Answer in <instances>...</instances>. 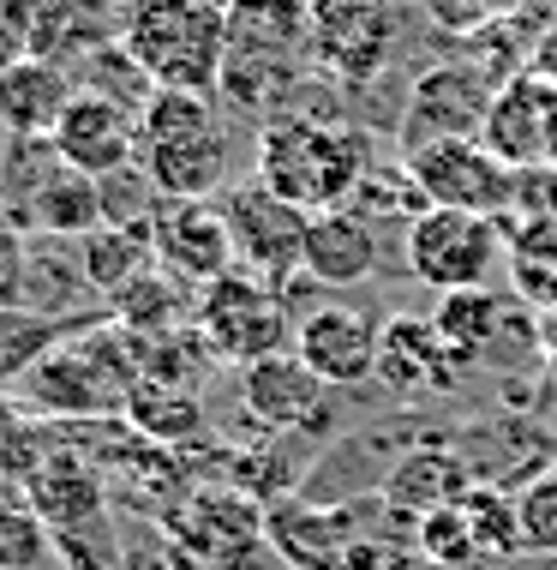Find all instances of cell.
<instances>
[{
    "label": "cell",
    "instance_id": "cell-1",
    "mask_svg": "<svg viewBox=\"0 0 557 570\" xmlns=\"http://www.w3.org/2000/svg\"><path fill=\"white\" fill-rule=\"evenodd\" d=\"M371 168V145L360 127L330 115H306L282 109L270 115V127L258 132V187H270L276 198H288L306 217L342 210L354 187Z\"/></svg>",
    "mask_w": 557,
    "mask_h": 570
},
{
    "label": "cell",
    "instance_id": "cell-2",
    "mask_svg": "<svg viewBox=\"0 0 557 570\" xmlns=\"http://www.w3.org/2000/svg\"><path fill=\"white\" fill-rule=\"evenodd\" d=\"M228 120L216 97L157 90L138 115L132 168L157 187V198H216L228 193Z\"/></svg>",
    "mask_w": 557,
    "mask_h": 570
},
{
    "label": "cell",
    "instance_id": "cell-3",
    "mask_svg": "<svg viewBox=\"0 0 557 570\" xmlns=\"http://www.w3.org/2000/svg\"><path fill=\"white\" fill-rule=\"evenodd\" d=\"M127 49L157 90L216 97L228 67V7L222 0H132L120 12Z\"/></svg>",
    "mask_w": 557,
    "mask_h": 570
},
{
    "label": "cell",
    "instance_id": "cell-4",
    "mask_svg": "<svg viewBox=\"0 0 557 570\" xmlns=\"http://www.w3.org/2000/svg\"><path fill=\"white\" fill-rule=\"evenodd\" d=\"M401 258L408 276L438 295H461V288H491V271L504 265V223L474 217V210H438L426 205L420 217L401 228Z\"/></svg>",
    "mask_w": 557,
    "mask_h": 570
},
{
    "label": "cell",
    "instance_id": "cell-5",
    "mask_svg": "<svg viewBox=\"0 0 557 570\" xmlns=\"http://www.w3.org/2000/svg\"><path fill=\"white\" fill-rule=\"evenodd\" d=\"M198 336L210 343L216 361H235V366L288 354V295L246 271L222 276L198 295Z\"/></svg>",
    "mask_w": 557,
    "mask_h": 570
},
{
    "label": "cell",
    "instance_id": "cell-6",
    "mask_svg": "<svg viewBox=\"0 0 557 570\" xmlns=\"http://www.w3.org/2000/svg\"><path fill=\"white\" fill-rule=\"evenodd\" d=\"M222 217L246 276H258L270 288H288V276H306V228H312L306 210H294L288 198L246 180V187L222 193Z\"/></svg>",
    "mask_w": 557,
    "mask_h": 570
},
{
    "label": "cell",
    "instance_id": "cell-7",
    "mask_svg": "<svg viewBox=\"0 0 557 570\" xmlns=\"http://www.w3.org/2000/svg\"><path fill=\"white\" fill-rule=\"evenodd\" d=\"M401 163H408L420 198L438 210H474V217H498V223H504V210H516V168L498 163L479 138L408 150Z\"/></svg>",
    "mask_w": 557,
    "mask_h": 570
},
{
    "label": "cell",
    "instance_id": "cell-8",
    "mask_svg": "<svg viewBox=\"0 0 557 570\" xmlns=\"http://www.w3.org/2000/svg\"><path fill=\"white\" fill-rule=\"evenodd\" d=\"M150 246H157V265L180 276L186 288H198V295L240 271L222 198H162L157 223H150Z\"/></svg>",
    "mask_w": 557,
    "mask_h": 570
},
{
    "label": "cell",
    "instance_id": "cell-9",
    "mask_svg": "<svg viewBox=\"0 0 557 570\" xmlns=\"http://www.w3.org/2000/svg\"><path fill=\"white\" fill-rule=\"evenodd\" d=\"M491 97L474 67H426L408 90V120H401V157L408 150H426V145H456V138H479L486 132V115H491Z\"/></svg>",
    "mask_w": 557,
    "mask_h": 570
},
{
    "label": "cell",
    "instance_id": "cell-10",
    "mask_svg": "<svg viewBox=\"0 0 557 570\" xmlns=\"http://www.w3.org/2000/svg\"><path fill=\"white\" fill-rule=\"evenodd\" d=\"M49 150H54V163L79 168L90 180H108L120 168H132V157H138V115L79 85L49 138Z\"/></svg>",
    "mask_w": 557,
    "mask_h": 570
},
{
    "label": "cell",
    "instance_id": "cell-11",
    "mask_svg": "<svg viewBox=\"0 0 557 570\" xmlns=\"http://www.w3.org/2000/svg\"><path fill=\"white\" fill-rule=\"evenodd\" d=\"M240 403L270 433H324L330 426V384H324L300 354H270V361L240 373Z\"/></svg>",
    "mask_w": 557,
    "mask_h": 570
},
{
    "label": "cell",
    "instance_id": "cell-12",
    "mask_svg": "<svg viewBox=\"0 0 557 570\" xmlns=\"http://www.w3.org/2000/svg\"><path fill=\"white\" fill-rule=\"evenodd\" d=\"M306 49L318 55L324 72L360 85L384 67V49H390V24H384L378 0H312L306 7Z\"/></svg>",
    "mask_w": 557,
    "mask_h": 570
},
{
    "label": "cell",
    "instance_id": "cell-13",
    "mask_svg": "<svg viewBox=\"0 0 557 570\" xmlns=\"http://www.w3.org/2000/svg\"><path fill=\"white\" fill-rule=\"evenodd\" d=\"M378 343H384V325L354 306H318L294 325V354H300L312 373L342 391V384H366L378 379Z\"/></svg>",
    "mask_w": 557,
    "mask_h": 570
},
{
    "label": "cell",
    "instance_id": "cell-14",
    "mask_svg": "<svg viewBox=\"0 0 557 570\" xmlns=\"http://www.w3.org/2000/svg\"><path fill=\"white\" fill-rule=\"evenodd\" d=\"M551 102H557L551 79H509L498 97H491L479 145L498 163H509L516 175L521 168H551Z\"/></svg>",
    "mask_w": 557,
    "mask_h": 570
},
{
    "label": "cell",
    "instance_id": "cell-15",
    "mask_svg": "<svg viewBox=\"0 0 557 570\" xmlns=\"http://www.w3.org/2000/svg\"><path fill=\"white\" fill-rule=\"evenodd\" d=\"M461 373V361L450 354V343L438 336L431 318L396 313L384 318V343H378V379L396 396H426V391H450Z\"/></svg>",
    "mask_w": 557,
    "mask_h": 570
},
{
    "label": "cell",
    "instance_id": "cell-16",
    "mask_svg": "<svg viewBox=\"0 0 557 570\" xmlns=\"http://www.w3.org/2000/svg\"><path fill=\"white\" fill-rule=\"evenodd\" d=\"M72 90L79 85L60 72V60H24V67H12L0 79V138H12V145H49Z\"/></svg>",
    "mask_w": 557,
    "mask_h": 570
},
{
    "label": "cell",
    "instance_id": "cell-17",
    "mask_svg": "<svg viewBox=\"0 0 557 570\" xmlns=\"http://www.w3.org/2000/svg\"><path fill=\"white\" fill-rule=\"evenodd\" d=\"M378 271V228L360 210H324L306 228V276L318 288H354Z\"/></svg>",
    "mask_w": 557,
    "mask_h": 570
},
{
    "label": "cell",
    "instance_id": "cell-18",
    "mask_svg": "<svg viewBox=\"0 0 557 570\" xmlns=\"http://www.w3.org/2000/svg\"><path fill=\"white\" fill-rule=\"evenodd\" d=\"M108 318L120 331H132L138 343H157V336H175V331H192L198 325V301L180 276H168L162 265L145 271L138 283H127L115 301H108Z\"/></svg>",
    "mask_w": 557,
    "mask_h": 570
},
{
    "label": "cell",
    "instance_id": "cell-19",
    "mask_svg": "<svg viewBox=\"0 0 557 570\" xmlns=\"http://www.w3.org/2000/svg\"><path fill=\"white\" fill-rule=\"evenodd\" d=\"M431 325H438V336L450 343L456 361L468 366V361L498 354L504 331L516 325V306H509L498 288H461V295H444L431 306Z\"/></svg>",
    "mask_w": 557,
    "mask_h": 570
},
{
    "label": "cell",
    "instance_id": "cell-20",
    "mask_svg": "<svg viewBox=\"0 0 557 570\" xmlns=\"http://www.w3.org/2000/svg\"><path fill=\"white\" fill-rule=\"evenodd\" d=\"M30 223L42 235H60V240L97 235L102 228V180H90L67 163H49V175L30 187Z\"/></svg>",
    "mask_w": 557,
    "mask_h": 570
},
{
    "label": "cell",
    "instance_id": "cell-21",
    "mask_svg": "<svg viewBox=\"0 0 557 570\" xmlns=\"http://www.w3.org/2000/svg\"><path fill=\"white\" fill-rule=\"evenodd\" d=\"M504 271L516 301H528L539 318L557 313V217H521L504 228Z\"/></svg>",
    "mask_w": 557,
    "mask_h": 570
},
{
    "label": "cell",
    "instance_id": "cell-22",
    "mask_svg": "<svg viewBox=\"0 0 557 570\" xmlns=\"http://www.w3.org/2000/svg\"><path fill=\"white\" fill-rule=\"evenodd\" d=\"M79 246V271H84V288L102 301H115L127 283H138L145 271H157V246H150L145 228H115L102 223L97 235L72 240Z\"/></svg>",
    "mask_w": 557,
    "mask_h": 570
},
{
    "label": "cell",
    "instance_id": "cell-23",
    "mask_svg": "<svg viewBox=\"0 0 557 570\" xmlns=\"http://www.w3.org/2000/svg\"><path fill=\"white\" fill-rule=\"evenodd\" d=\"M90 318H49L37 313V306H19V301H0V384H24V373L37 361H49V354L67 343V336H79Z\"/></svg>",
    "mask_w": 557,
    "mask_h": 570
},
{
    "label": "cell",
    "instance_id": "cell-24",
    "mask_svg": "<svg viewBox=\"0 0 557 570\" xmlns=\"http://www.w3.org/2000/svg\"><path fill=\"white\" fill-rule=\"evenodd\" d=\"M461 492H468V474H461V462L450 451H414L390 474V504L420 511V517H431L438 504H456Z\"/></svg>",
    "mask_w": 557,
    "mask_h": 570
},
{
    "label": "cell",
    "instance_id": "cell-25",
    "mask_svg": "<svg viewBox=\"0 0 557 570\" xmlns=\"http://www.w3.org/2000/svg\"><path fill=\"white\" fill-rule=\"evenodd\" d=\"M461 517H468V529H474V541H479V559H509V552H528V547H521L516 499H504L498 487H468V492H461Z\"/></svg>",
    "mask_w": 557,
    "mask_h": 570
},
{
    "label": "cell",
    "instance_id": "cell-26",
    "mask_svg": "<svg viewBox=\"0 0 557 570\" xmlns=\"http://www.w3.org/2000/svg\"><path fill=\"white\" fill-rule=\"evenodd\" d=\"M54 0H0V79L24 60H42Z\"/></svg>",
    "mask_w": 557,
    "mask_h": 570
},
{
    "label": "cell",
    "instance_id": "cell-27",
    "mask_svg": "<svg viewBox=\"0 0 557 570\" xmlns=\"http://www.w3.org/2000/svg\"><path fill=\"white\" fill-rule=\"evenodd\" d=\"M420 552H426L431 564H444V570L486 564V559H479V541H474L468 517H461V499L456 504H438L431 517H420Z\"/></svg>",
    "mask_w": 557,
    "mask_h": 570
},
{
    "label": "cell",
    "instance_id": "cell-28",
    "mask_svg": "<svg viewBox=\"0 0 557 570\" xmlns=\"http://www.w3.org/2000/svg\"><path fill=\"white\" fill-rule=\"evenodd\" d=\"M127 414L145 426L150 439H180V433H192V426H198V396L192 391H168V384H150L145 379Z\"/></svg>",
    "mask_w": 557,
    "mask_h": 570
},
{
    "label": "cell",
    "instance_id": "cell-29",
    "mask_svg": "<svg viewBox=\"0 0 557 570\" xmlns=\"http://www.w3.org/2000/svg\"><path fill=\"white\" fill-rule=\"evenodd\" d=\"M42 552V517L19 492H0V570H37Z\"/></svg>",
    "mask_w": 557,
    "mask_h": 570
},
{
    "label": "cell",
    "instance_id": "cell-30",
    "mask_svg": "<svg viewBox=\"0 0 557 570\" xmlns=\"http://www.w3.org/2000/svg\"><path fill=\"white\" fill-rule=\"evenodd\" d=\"M516 517H521V547L557 559V469L534 474V481L516 492Z\"/></svg>",
    "mask_w": 557,
    "mask_h": 570
},
{
    "label": "cell",
    "instance_id": "cell-31",
    "mask_svg": "<svg viewBox=\"0 0 557 570\" xmlns=\"http://www.w3.org/2000/svg\"><path fill=\"white\" fill-rule=\"evenodd\" d=\"M539 336H546V348H557V313L539 318Z\"/></svg>",
    "mask_w": 557,
    "mask_h": 570
}]
</instances>
